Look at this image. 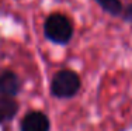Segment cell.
<instances>
[{
  "label": "cell",
  "instance_id": "cell-1",
  "mask_svg": "<svg viewBox=\"0 0 132 131\" xmlns=\"http://www.w3.org/2000/svg\"><path fill=\"white\" fill-rule=\"evenodd\" d=\"M44 35L53 44L66 45L73 37V24L68 16L62 13H52L44 23Z\"/></svg>",
  "mask_w": 132,
  "mask_h": 131
},
{
  "label": "cell",
  "instance_id": "cell-2",
  "mask_svg": "<svg viewBox=\"0 0 132 131\" xmlns=\"http://www.w3.org/2000/svg\"><path fill=\"white\" fill-rule=\"evenodd\" d=\"M80 76L72 69H62L53 75L51 80V93L58 99H70L80 90Z\"/></svg>",
  "mask_w": 132,
  "mask_h": 131
},
{
  "label": "cell",
  "instance_id": "cell-3",
  "mask_svg": "<svg viewBox=\"0 0 132 131\" xmlns=\"http://www.w3.org/2000/svg\"><path fill=\"white\" fill-rule=\"evenodd\" d=\"M21 90V80L17 73L6 69L0 72V96L15 97Z\"/></svg>",
  "mask_w": 132,
  "mask_h": 131
},
{
  "label": "cell",
  "instance_id": "cell-4",
  "mask_svg": "<svg viewBox=\"0 0 132 131\" xmlns=\"http://www.w3.org/2000/svg\"><path fill=\"white\" fill-rule=\"evenodd\" d=\"M49 120L41 111H30L21 120L20 131H49Z\"/></svg>",
  "mask_w": 132,
  "mask_h": 131
},
{
  "label": "cell",
  "instance_id": "cell-5",
  "mask_svg": "<svg viewBox=\"0 0 132 131\" xmlns=\"http://www.w3.org/2000/svg\"><path fill=\"white\" fill-rule=\"evenodd\" d=\"M18 111V103L14 97L0 96V124L13 120Z\"/></svg>",
  "mask_w": 132,
  "mask_h": 131
},
{
  "label": "cell",
  "instance_id": "cell-6",
  "mask_svg": "<svg viewBox=\"0 0 132 131\" xmlns=\"http://www.w3.org/2000/svg\"><path fill=\"white\" fill-rule=\"evenodd\" d=\"M107 14L112 16V17H118L122 13V3L121 0H94Z\"/></svg>",
  "mask_w": 132,
  "mask_h": 131
},
{
  "label": "cell",
  "instance_id": "cell-7",
  "mask_svg": "<svg viewBox=\"0 0 132 131\" xmlns=\"http://www.w3.org/2000/svg\"><path fill=\"white\" fill-rule=\"evenodd\" d=\"M121 18L128 24H132V2L128 3L124 9H122V13H121Z\"/></svg>",
  "mask_w": 132,
  "mask_h": 131
}]
</instances>
